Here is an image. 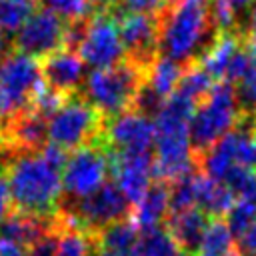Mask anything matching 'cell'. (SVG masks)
<instances>
[{
	"mask_svg": "<svg viewBox=\"0 0 256 256\" xmlns=\"http://www.w3.org/2000/svg\"><path fill=\"white\" fill-rule=\"evenodd\" d=\"M218 36L210 0H178L158 14V54L184 68L196 64Z\"/></svg>",
	"mask_w": 256,
	"mask_h": 256,
	"instance_id": "obj_1",
	"label": "cell"
},
{
	"mask_svg": "<svg viewBox=\"0 0 256 256\" xmlns=\"http://www.w3.org/2000/svg\"><path fill=\"white\" fill-rule=\"evenodd\" d=\"M4 172L14 210L32 216H56L62 200V172L48 164L40 152L10 156Z\"/></svg>",
	"mask_w": 256,
	"mask_h": 256,
	"instance_id": "obj_2",
	"label": "cell"
},
{
	"mask_svg": "<svg viewBox=\"0 0 256 256\" xmlns=\"http://www.w3.org/2000/svg\"><path fill=\"white\" fill-rule=\"evenodd\" d=\"M244 112L240 108L236 88L226 82H216L208 96L196 106L190 124V146L194 156H202L206 150H210L222 136H226L230 130H234Z\"/></svg>",
	"mask_w": 256,
	"mask_h": 256,
	"instance_id": "obj_3",
	"label": "cell"
},
{
	"mask_svg": "<svg viewBox=\"0 0 256 256\" xmlns=\"http://www.w3.org/2000/svg\"><path fill=\"white\" fill-rule=\"evenodd\" d=\"M144 68L130 60L104 70H92L82 86V98L92 104L104 118H114L132 108L134 98L144 82Z\"/></svg>",
	"mask_w": 256,
	"mask_h": 256,
	"instance_id": "obj_4",
	"label": "cell"
},
{
	"mask_svg": "<svg viewBox=\"0 0 256 256\" xmlns=\"http://www.w3.org/2000/svg\"><path fill=\"white\" fill-rule=\"evenodd\" d=\"M42 88L44 80L36 58L20 52L4 58L0 62V126L30 110Z\"/></svg>",
	"mask_w": 256,
	"mask_h": 256,
	"instance_id": "obj_5",
	"label": "cell"
},
{
	"mask_svg": "<svg viewBox=\"0 0 256 256\" xmlns=\"http://www.w3.org/2000/svg\"><path fill=\"white\" fill-rule=\"evenodd\" d=\"M104 116L80 94L68 96L48 118V142L66 150H78L102 138Z\"/></svg>",
	"mask_w": 256,
	"mask_h": 256,
	"instance_id": "obj_6",
	"label": "cell"
},
{
	"mask_svg": "<svg viewBox=\"0 0 256 256\" xmlns=\"http://www.w3.org/2000/svg\"><path fill=\"white\" fill-rule=\"evenodd\" d=\"M110 150L104 138L74 150L62 168V200L60 204H72L94 194L108 180ZM60 208V206H58Z\"/></svg>",
	"mask_w": 256,
	"mask_h": 256,
	"instance_id": "obj_7",
	"label": "cell"
},
{
	"mask_svg": "<svg viewBox=\"0 0 256 256\" xmlns=\"http://www.w3.org/2000/svg\"><path fill=\"white\" fill-rule=\"evenodd\" d=\"M130 214V202L114 182L102 184L94 194L72 204H60V220L76 226L88 234H96L102 228L126 220Z\"/></svg>",
	"mask_w": 256,
	"mask_h": 256,
	"instance_id": "obj_8",
	"label": "cell"
},
{
	"mask_svg": "<svg viewBox=\"0 0 256 256\" xmlns=\"http://www.w3.org/2000/svg\"><path fill=\"white\" fill-rule=\"evenodd\" d=\"M78 56L94 70H104L120 64L126 56L118 24L108 10H96L82 22L80 38L76 42Z\"/></svg>",
	"mask_w": 256,
	"mask_h": 256,
	"instance_id": "obj_9",
	"label": "cell"
},
{
	"mask_svg": "<svg viewBox=\"0 0 256 256\" xmlns=\"http://www.w3.org/2000/svg\"><path fill=\"white\" fill-rule=\"evenodd\" d=\"M14 50L32 58H46L66 40V22L46 8H38L14 34Z\"/></svg>",
	"mask_w": 256,
	"mask_h": 256,
	"instance_id": "obj_10",
	"label": "cell"
},
{
	"mask_svg": "<svg viewBox=\"0 0 256 256\" xmlns=\"http://www.w3.org/2000/svg\"><path fill=\"white\" fill-rule=\"evenodd\" d=\"M156 128L154 120L138 114L136 110H126L114 118L104 120L102 138L110 152L120 154H142L152 152Z\"/></svg>",
	"mask_w": 256,
	"mask_h": 256,
	"instance_id": "obj_11",
	"label": "cell"
},
{
	"mask_svg": "<svg viewBox=\"0 0 256 256\" xmlns=\"http://www.w3.org/2000/svg\"><path fill=\"white\" fill-rule=\"evenodd\" d=\"M114 20L128 54L126 60L146 70L158 56V14H124Z\"/></svg>",
	"mask_w": 256,
	"mask_h": 256,
	"instance_id": "obj_12",
	"label": "cell"
},
{
	"mask_svg": "<svg viewBox=\"0 0 256 256\" xmlns=\"http://www.w3.org/2000/svg\"><path fill=\"white\" fill-rule=\"evenodd\" d=\"M40 70L46 88L66 98L78 94L86 80V64L82 62L76 50L66 46L42 58Z\"/></svg>",
	"mask_w": 256,
	"mask_h": 256,
	"instance_id": "obj_13",
	"label": "cell"
},
{
	"mask_svg": "<svg viewBox=\"0 0 256 256\" xmlns=\"http://www.w3.org/2000/svg\"><path fill=\"white\" fill-rule=\"evenodd\" d=\"M110 166L114 170V184L126 196L130 206L138 204V200L146 194L154 178V156L152 152L142 154H120L110 152Z\"/></svg>",
	"mask_w": 256,
	"mask_h": 256,
	"instance_id": "obj_14",
	"label": "cell"
},
{
	"mask_svg": "<svg viewBox=\"0 0 256 256\" xmlns=\"http://www.w3.org/2000/svg\"><path fill=\"white\" fill-rule=\"evenodd\" d=\"M92 238L94 256H134L140 240V230L132 220H118L92 234Z\"/></svg>",
	"mask_w": 256,
	"mask_h": 256,
	"instance_id": "obj_15",
	"label": "cell"
},
{
	"mask_svg": "<svg viewBox=\"0 0 256 256\" xmlns=\"http://www.w3.org/2000/svg\"><path fill=\"white\" fill-rule=\"evenodd\" d=\"M210 220L212 218H208L200 208H188V210L170 214L166 220L168 224L166 230L186 256H194Z\"/></svg>",
	"mask_w": 256,
	"mask_h": 256,
	"instance_id": "obj_16",
	"label": "cell"
},
{
	"mask_svg": "<svg viewBox=\"0 0 256 256\" xmlns=\"http://www.w3.org/2000/svg\"><path fill=\"white\" fill-rule=\"evenodd\" d=\"M170 216V192H168V184L154 180L150 184V188L146 190V194L138 200V204H134V212H132V222L136 224V228L140 232L158 228L162 222H166Z\"/></svg>",
	"mask_w": 256,
	"mask_h": 256,
	"instance_id": "obj_17",
	"label": "cell"
},
{
	"mask_svg": "<svg viewBox=\"0 0 256 256\" xmlns=\"http://www.w3.org/2000/svg\"><path fill=\"white\" fill-rule=\"evenodd\" d=\"M182 72H184V66L158 54L144 72V84L156 96H160L162 100H168L176 92L178 82L182 78Z\"/></svg>",
	"mask_w": 256,
	"mask_h": 256,
	"instance_id": "obj_18",
	"label": "cell"
},
{
	"mask_svg": "<svg viewBox=\"0 0 256 256\" xmlns=\"http://www.w3.org/2000/svg\"><path fill=\"white\" fill-rule=\"evenodd\" d=\"M234 194L228 190L226 184L214 182L206 178L200 172V182H198V198H196V208H200L208 218L220 220V216H226V212L234 204Z\"/></svg>",
	"mask_w": 256,
	"mask_h": 256,
	"instance_id": "obj_19",
	"label": "cell"
},
{
	"mask_svg": "<svg viewBox=\"0 0 256 256\" xmlns=\"http://www.w3.org/2000/svg\"><path fill=\"white\" fill-rule=\"evenodd\" d=\"M58 216V214H56ZM58 234H56V248L54 256H94V238L92 234L64 224L58 218Z\"/></svg>",
	"mask_w": 256,
	"mask_h": 256,
	"instance_id": "obj_20",
	"label": "cell"
},
{
	"mask_svg": "<svg viewBox=\"0 0 256 256\" xmlns=\"http://www.w3.org/2000/svg\"><path fill=\"white\" fill-rule=\"evenodd\" d=\"M232 244L234 238L224 220H210L194 256H228L232 252Z\"/></svg>",
	"mask_w": 256,
	"mask_h": 256,
	"instance_id": "obj_21",
	"label": "cell"
},
{
	"mask_svg": "<svg viewBox=\"0 0 256 256\" xmlns=\"http://www.w3.org/2000/svg\"><path fill=\"white\" fill-rule=\"evenodd\" d=\"M136 256H186V254L178 248V244L168 234V230L158 226V228L140 232Z\"/></svg>",
	"mask_w": 256,
	"mask_h": 256,
	"instance_id": "obj_22",
	"label": "cell"
},
{
	"mask_svg": "<svg viewBox=\"0 0 256 256\" xmlns=\"http://www.w3.org/2000/svg\"><path fill=\"white\" fill-rule=\"evenodd\" d=\"M198 182H200V172L190 170L188 174L176 178L174 182L168 184L170 192V214L196 208V198H198Z\"/></svg>",
	"mask_w": 256,
	"mask_h": 256,
	"instance_id": "obj_23",
	"label": "cell"
},
{
	"mask_svg": "<svg viewBox=\"0 0 256 256\" xmlns=\"http://www.w3.org/2000/svg\"><path fill=\"white\" fill-rule=\"evenodd\" d=\"M36 10L38 0H0V32L16 34Z\"/></svg>",
	"mask_w": 256,
	"mask_h": 256,
	"instance_id": "obj_24",
	"label": "cell"
},
{
	"mask_svg": "<svg viewBox=\"0 0 256 256\" xmlns=\"http://www.w3.org/2000/svg\"><path fill=\"white\" fill-rule=\"evenodd\" d=\"M214 84H216V82H214V80L206 74V70L196 62V64H190V66L184 68L176 92H180V94L188 96L190 100H194L196 104H200V102L208 96V92H210V88H212Z\"/></svg>",
	"mask_w": 256,
	"mask_h": 256,
	"instance_id": "obj_25",
	"label": "cell"
},
{
	"mask_svg": "<svg viewBox=\"0 0 256 256\" xmlns=\"http://www.w3.org/2000/svg\"><path fill=\"white\" fill-rule=\"evenodd\" d=\"M256 222V200H234L226 212V226L234 240H240Z\"/></svg>",
	"mask_w": 256,
	"mask_h": 256,
	"instance_id": "obj_26",
	"label": "cell"
},
{
	"mask_svg": "<svg viewBox=\"0 0 256 256\" xmlns=\"http://www.w3.org/2000/svg\"><path fill=\"white\" fill-rule=\"evenodd\" d=\"M222 184L228 186L236 200H256V174L250 168L232 166L222 178Z\"/></svg>",
	"mask_w": 256,
	"mask_h": 256,
	"instance_id": "obj_27",
	"label": "cell"
},
{
	"mask_svg": "<svg viewBox=\"0 0 256 256\" xmlns=\"http://www.w3.org/2000/svg\"><path fill=\"white\" fill-rule=\"evenodd\" d=\"M46 10L54 12L58 18H62L66 24L86 20L94 14L92 0H42Z\"/></svg>",
	"mask_w": 256,
	"mask_h": 256,
	"instance_id": "obj_28",
	"label": "cell"
},
{
	"mask_svg": "<svg viewBox=\"0 0 256 256\" xmlns=\"http://www.w3.org/2000/svg\"><path fill=\"white\" fill-rule=\"evenodd\" d=\"M166 8L162 0H118V4L108 10L114 18L124 14H160Z\"/></svg>",
	"mask_w": 256,
	"mask_h": 256,
	"instance_id": "obj_29",
	"label": "cell"
},
{
	"mask_svg": "<svg viewBox=\"0 0 256 256\" xmlns=\"http://www.w3.org/2000/svg\"><path fill=\"white\" fill-rule=\"evenodd\" d=\"M238 252L242 256H256V222L254 226L238 240Z\"/></svg>",
	"mask_w": 256,
	"mask_h": 256,
	"instance_id": "obj_30",
	"label": "cell"
},
{
	"mask_svg": "<svg viewBox=\"0 0 256 256\" xmlns=\"http://www.w3.org/2000/svg\"><path fill=\"white\" fill-rule=\"evenodd\" d=\"M12 200H10V192H8V184L6 180L0 176V224L4 222V218L12 212Z\"/></svg>",
	"mask_w": 256,
	"mask_h": 256,
	"instance_id": "obj_31",
	"label": "cell"
},
{
	"mask_svg": "<svg viewBox=\"0 0 256 256\" xmlns=\"http://www.w3.org/2000/svg\"><path fill=\"white\" fill-rule=\"evenodd\" d=\"M246 18H248V28L252 30V34H256V0H252Z\"/></svg>",
	"mask_w": 256,
	"mask_h": 256,
	"instance_id": "obj_32",
	"label": "cell"
},
{
	"mask_svg": "<svg viewBox=\"0 0 256 256\" xmlns=\"http://www.w3.org/2000/svg\"><path fill=\"white\" fill-rule=\"evenodd\" d=\"M92 4L96 10H112L118 4V0H92Z\"/></svg>",
	"mask_w": 256,
	"mask_h": 256,
	"instance_id": "obj_33",
	"label": "cell"
},
{
	"mask_svg": "<svg viewBox=\"0 0 256 256\" xmlns=\"http://www.w3.org/2000/svg\"><path fill=\"white\" fill-rule=\"evenodd\" d=\"M246 48H248V52H250V56H252L254 66H256V34H252V36L246 40Z\"/></svg>",
	"mask_w": 256,
	"mask_h": 256,
	"instance_id": "obj_34",
	"label": "cell"
},
{
	"mask_svg": "<svg viewBox=\"0 0 256 256\" xmlns=\"http://www.w3.org/2000/svg\"><path fill=\"white\" fill-rule=\"evenodd\" d=\"M228 256H242V254H240V252H238V250H232V252H230V254H228Z\"/></svg>",
	"mask_w": 256,
	"mask_h": 256,
	"instance_id": "obj_35",
	"label": "cell"
},
{
	"mask_svg": "<svg viewBox=\"0 0 256 256\" xmlns=\"http://www.w3.org/2000/svg\"><path fill=\"white\" fill-rule=\"evenodd\" d=\"M162 2H164V4L168 6V4H174V2H178V0H162Z\"/></svg>",
	"mask_w": 256,
	"mask_h": 256,
	"instance_id": "obj_36",
	"label": "cell"
},
{
	"mask_svg": "<svg viewBox=\"0 0 256 256\" xmlns=\"http://www.w3.org/2000/svg\"><path fill=\"white\" fill-rule=\"evenodd\" d=\"M134 256H136V254H134Z\"/></svg>",
	"mask_w": 256,
	"mask_h": 256,
	"instance_id": "obj_37",
	"label": "cell"
},
{
	"mask_svg": "<svg viewBox=\"0 0 256 256\" xmlns=\"http://www.w3.org/2000/svg\"><path fill=\"white\" fill-rule=\"evenodd\" d=\"M254 122H256V120H254Z\"/></svg>",
	"mask_w": 256,
	"mask_h": 256,
	"instance_id": "obj_38",
	"label": "cell"
}]
</instances>
